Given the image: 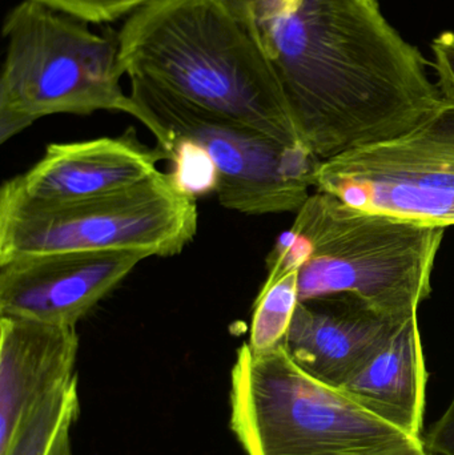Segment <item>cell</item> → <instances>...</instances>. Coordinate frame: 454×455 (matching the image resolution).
<instances>
[{
  "mask_svg": "<svg viewBox=\"0 0 454 455\" xmlns=\"http://www.w3.org/2000/svg\"><path fill=\"white\" fill-rule=\"evenodd\" d=\"M143 251H55L0 262V317L76 326L144 259Z\"/></svg>",
  "mask_w": 454,
  "mask_h": 455,
  "instance_id": "cell-9",
  "label": "cell"
},
{
  "mask_svg": "<svg viewBox=\"0 0 454 455\" xmlns=\"http://www.w3.org/2000/svg\"><path fill=\"white\" fill-rule=\"evenodd\" d=\"M5 55L0 75V144L51 115L124 112L138 117L123 91L117 36L23 0L3 23Z\"/></svg>",
  "mask_w": 454,
  "mask_h": 455,
  "instance_id": "cell-4",
  "label": "cell"
},
{
  "mask_svg": "<svg viewBox=\"0 0 454 455\" xmlns=\"http://www.w3.org/2000/svg\"><path fill=\"white\" fill-rule=\"evenodd\" d=\"M116 36L130 79L282 143L303 144L258 31L229 0H152Z\"/></svg>",
  "mask_w": 454,
  "mask_h": 455,
  "instance_id": "cell-2",
  "label": "cell"
},
{
  "mask_svg": "<svg viewBox=\"0 0 454 455\" xmlns=\"http://www.w3.org/2000/svg\"><path fill=\"white\" fill-rule=\"evenodd\" d=\"M256 31L322 162L405 135L448 104L378 0H299Z\"/></svg>",
  "mask_w": 454,
  "mask_h": 455,
  "instance_id": "cell-1",
  "label": "cell"
},
{
  "mask_svg": "<svg viewBox=\"0 0 454 455\" xmlns=\"http://www.w3.org/2000/svg\"><path fill=\"white\" fill-rule=\"evenodd\" d=\"M437 84L445 99L454 104V32H445L432 43Z\"/></svg>",
  "mask_w": 454,
  "mask_h": 455,
  "instance_id": "cell-18",
  "label": "cell"
},
{
  "mask_svg": "<svg viewBox=\"0 0 454 455\" xmlns=\"http://www.w3.org/2000/svg\"><path fill=\"white\" fill-rule=\"evenodd\" d=\"M231 429L247 455H372L424 443L299 368L284 347L237 352Z\"/></svg>",
  "mask_w": 454,
  "mask_h": 455,
  "instance_id": "cell-5",
  "label": "cell"
},
{
  "mask_svg": "<svg viewBox=\"0 0 454 455\" xmlns=\"http://www.w3.org/2000/svg\"><path fill=\"white\" fill-rule=\"evenodd\" d=\"M229 2L256 28L264 21L292 10L299 0H229Z\"/></svg>",
  "mask_w": 454,
  "mask_h": 455,
  "instance_id": "cell-19",
  "label": "cell"
},
{
  "mask_svg": "<svg viewBox=\"0 0 454 455\" xmlns=\"http://www.w3.org/2000/svg\"><path fill=\"white\" fill-rule=\"evenodd\" d=\"M168 160L172 163L168 173L171 183L184 196L196 200L218 191V167L200 144L186 138H173Z\"/></svg>",
  "mask_w": 454,
  "mask_h": 455,
  "instance_id": "cell-16",
  "label": "cell"
},
{
  "mask_svg": "<svg viewBox=\"0 0 454 455\" xmlns=\"http://www.w3.org/2000/svg\"><path fill=\"white\" fill-rule=\"evenodd\" d=\"M407 317L381 312L352 294L307 299L299 302L283 347L307 374L340 389Z\"/></svg>",
  "mask_w": 454,
  "mask_h": 455,
  "instance_id": "cell-11",
  "label": "cell"
},
{
  "mask_svg": "<svg viewBox=\"0 0 454 455\" xmlns=\"http://www.w3.org/2000/svg\"><path fill=\"white\" fill-rule=\"evenodd\" d=\"M299 302V270L274 283H264L256 297L251 323L248 347L252 352H269L283 347Z\"/></svg>",
  "mask_w": 454,
  "mask_h": 455,
  "instance_id": "cell-15",
  "label": "cell"
},
{
  "mask_svg": "<svg viewBox=\"0 0 454 455\" xmlns=\"http://www.w3.org/2000/svg\"><path fill=\"white\" fill-rule=\"evenodd\" d=\"M315 187L357 210L454 227V104L405 135L325 160Z\"/></svg>",
  "mask_w": 454,
  "mask_h": 455,
  "instance_id": "cell-8",
  "label": "cell"
},
{
  "mask_svg": "<svg viewBox=\"0 0 454 455\" xmlns=\"http://www.w3.org/2000/svg\"><path fill=\"white\" fill-rule=\"evenodd\" d=\"M50 455H74L72 453L71 441H69V430H67L59 437Z\"/></svg>",
  "mask_w": 454,
  "mask_h": 455,
  "instance_id": "cell-22",
  "label": "cell"
},
{
  "mask_svg": "<svg viewBox=\"0 0 454 455\" xmlns=\"http://www.w3.org/2000/svg\"><path fill=\"white\" fill-rule=\"evenodd\" d=\"M423 441L431 454L454 455V397L450 408L432 427Z\"/></svg>",
  "mask_w": 454,
  "mask_h": 455,
  "instance_id": "cell-20",
  "label": "cell"
},
{
  "mask_svg": "<svg viewBox=\"0 0 454 455\" xmlns=\"http://www.w3.org/2000/svg\"><path fill=\"white\" fill-rule=\"evenodd\" d=\"M136 119L168 155L173 138L200 144L219 171V202L250 216L296 212L309 199L322 160L303 144L266 133L199 108L143 80L130 79Z\"/></svg>",
  "mask_w": 454,
  "mask_h": 455,
  "instance_id": "cell-7",
  "label": "cell"
},
{
  "mask_svg": "<svg viewBox=\"0 0 454 455\" xmlns=\"http://www.w3.org/2000/svg\"><path fill=\"white\" fill-rule=\"evenodd\" d=\"M445 229L357 210L317 191L267 259L274 283L299 270L300 301L352 294L381 312L412 315L432 294Z\"/></svg>",
  "mask_w": 454,
  "mask_h": 455,
  "instance_id": "cell-3",
  "label": "cell"
},
{
  "mask_svg": "<svg viewBox=\"0 0 454 455\" xmlns=\"http://www.w3.org/2000/svg\"><path fill=\"white\" fill-rule=\"evenodd\" d=\"M197 232L196 200L167 173L92 199L34 204L0 197V262L55 251L180 253Z\"/></svg>",
  "mask_w": 454,
  "mask_h": 455,
  "instance_id": "cell-6",
  "label": "cell"
},
{
  "mask_svg": "<svg viewBox=\"0 0 454 455\" xmlns=\"http://www.w3.org/2000/svg\"><path fill=\"white\" fill-rule=\"evenodd\" d=\"M372 455H432L426 451L424 443H410V445L400 446V448L389 449L381 453Z\"/></svg>",
  "mask_w": 454,
  "mask_h": 455,
  "instance_id": "cell-21",
  "label": "cell"
},
{
  "mask_svg": "<svg viewBox=\"0 0 454 455\" xmlns=\"http://www.w3.org/2000/svg\"><path fill=\"white\" fill-rule=\"evenodd\" d=\"M79 411L75 377L36 406L5 455H50L59 437L76 422Z\"/></svg>",
  "mask_w": 454,
  "mask_h": 455,
  "instance_id": "cell-14",
  "label": "cell"
},
{
  "mask_svg": "<svg viewBox=\"0 0 454 455\" xmlns=\"http://www.w3.org/2000/svg\"><path fill=\"white\" fill-rule=\"evenodd\" d=\"M428 381L418 312L343 387L351 400L410 437L423 440Z\"/></svg>",
  "mask_w": 454,
  "mask_h": 455,
  "instance_id": "cell-13",
  "label": "cell"
},
{
  "mask_svg": "<svg viewBox=\"0 0 454 455\" xmlns=\"http://www.w3.org/2000/svg\"><path fill=\"white\" fill-rule=\"evenodd\" d=\"M88 24L111 23L148 4L152 0H32Z\"/></svg>",
  "mask_w": 454,
  "mask_h": 455,
  "instance_id": "cell-17",
  "label": "cell"
},
{
  "mask_svg": "<svg viewBox=\"0 0 454 455\" xmlns=\"http://www.w3.org/2000/svg\"><path fill=\"white\" fill-rule=\"evenodd\" d=\"M76 326L0 317V455L32 411L75 379Z\"/></svg>",
  "mask_w": 454,
  "mask_h": 455,
  "instance_id": "cell-12",
  "label": "cell"
},
{
  "mask_svg": "<svg viewBox=\"0 0 454 455\" xmlns=\"http://www.w3.org/2000/svg\"><path fill=\"white\" fill-rule=\"evenodd\" d=\"M168 155L139 143L133 132L76 143L50 144L23 175L3 184L0 197L34 204L79 202L138 186L159 172Z\"/></svg>",
  "mask_w": 454,
  "mask_h": 455,
  "instance_id": "cell-10",
  "label": "cell"
}]
</instances>
